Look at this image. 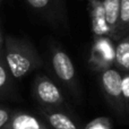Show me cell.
Masks as SVG:
<instances>
[{
  "label": "cell",
  "mask_w": 129,
  "mask_h": 129,
  "mask_svg": "<svg viewBox=\"0 0 129 129\" xmlns=\"http://www.w3.org/2000/svg\"><path fill=\"white\" fill-rule=\"evenodd\" d=\"M2 56L13 79H22L43 64L42 58L28 40L11 35L5 36Z\"/></svg>",
  "instance_id": "obj_1"
},
{
  "label": "cell",
  "mask_w": 129,
  "mask_h": 129,
  "mask_svg": "<svg viewBox=\"0 0 129 129\" xmlns=\"http://www.w3.org/2000/svg\"><path fill=\"white\" fill-rule=\"evenodd\" d=\"M50 61L54 76L60 84H62L76 99H79L80 87L77 73L69 54L59 45H52L50 49Z\"/></svg>",
  "instance_id": "obj_2"
},
{
  "label": "cell",
  "mask_w": 129,
  "mask_h": 129,
  "mask_svg": "<svg viewBox=\"0 0 129 129\" xmlns=\"http://www.w3.org/2000/svg\"><path fill=\"white\" fill-rule=\"evenodd\" d=\"M100 85L110 108L119 118H126L125 103L122 98V73L111 67L100 73Z\"/></svg>",
  "instance_id": "obj_3"
},
{
  "label": "cell",
  "mask_w": 129,
  "mask_h": 129,
  "mask_svg": "<svg viewBox=\"0 0 129 129\" xmlns=\"http://www.w3.org/2000/svg\"><path fill=\"white\" fill-rule=\"evenodd\" d=\"M116 59V41L110 36L93 38L89 49L88 66L93 71L101 73L108 68L114 67Z\"/></svg>",
  "instance_id": "obj_4"
},
{
  "label": "cell",
  "mask_w": 129,
  "mask_h": 129,
  "mask_svg": "<svg viewBox=\"0 0 129 129\" xmlns=\"http://www.w3.org/2000/svg\"><path fill=\"white\" fill-rule=\"evenodd\" d=\"M32 89L35 100L42 108L61 109L66 105V100L60 87L48 76H36Z\"/></svg>",
  "instance_id": "obj_5"
},
{
  "label": "cell",
  "mask_w": 129,
  "mask_h": 129,
  "mask_svg": "<svg viewBox=\"0 0 129 129\" xmlns=\"http://www.w3.org/2000/svg\"><path fill=\"white\" fill-rule=\"evenodd\" d=\"M39 113L51 129H82L76 119H74L64 110L41 107Z\"/></svg>",
  "instance_id": "obj_6"
},
{
  "label": "cell",
  "mask_w": 129,
  "mask_h": 129,
  "mask_svg": "<svg viewBox=\"0 0 129 129\" xmlns=\"http://www.w3.org/2000/svg\"><path fill=\"white\" fill-rule=\"evenodd\" d=\"M88 13L91 18V28L93 38L110 36V29L107 23V17L103 9L102 0H89ZM111 38V36H110Z\"/></svg>",
  "instance_id": "obj_7"
},
{
  "label": "cell",
  "mask_w": 129,
  "mask_h": 129,
  "mask_svg": "<svg viewBox=\"0 0 129 129\" xmlns=\"http://www.w3.org/2000/svg\"><path fill=\"white\" fill-rule=\"evenodd\" d=\"M27 6L42 17L56 24L62 18L61 0H25Z\"/></svg>",
  "instance_id": "obj_8"
},
{
  "label": "cell",
  "mask_w": 129,
  "mask_h": 129,
  "mask_svg": "<svg viewBox=\"0 0 129 129\" xmlns=\"http://www.w3.org/2000/svg\"><path fill=\"white\" fill-rule=\"evenodd\" d=\"M5 129H51L40 118L24 111H13Z\"/></svg>",
  "instance_id": "obj_9"
},
{
  "label": "cell",
  "mask_w": 129,
  "mask_h": 129,
  "mask_svg": "<svg viewBox=\"0 0 129 129\" xmlns=\"http://www.w3.org/2000/svg\"><path fill=\"white\" fill-rule=\"evenodd\" d=\"M114 67L121 73L129 71V34L116 41Z\"/></svg>",
  "instance_id": "obj_10"
},
{
  "label": "cell",
  "mask_w": 129,
  "mask_h": 129,
  "mask_svg": "<svg viewBox=\"0 0 129 129\" xmlns=\"http://www.w3.org/2000/svg\"><path fill=\"white\" fill-rule=\"evenodd\" d=\"M120 1L121 0H102L103 9H104V13H105V17H107V23L110 29L111 39L113 38L117 24H118Z\"/></svg>",
  "instance_id": "obj_11"
},
{
  "label": "cell",
  "mask_w": 129,
  "mask_h": 129,
  "mask_svg": "<svg viewBox=\"0 0 129 129\" xmlns=\"http://www.w3.org/2000/svg\"><path fill=\"white\" fill-rule=\"evenodd\" d=\"M127 34H129V0H121L118 24L112 39L114 41H118Z\"/></svg>",
  "instance_id": "obj_12"
},
{
  "label": "cell",
  "mask_w": 129,
  "mask_h": 129,
  "mask_svg": "<svg viewBox=\"0 0 129 129\" xmlns=\"http://www.w3.org/2000/svg\"><path fill=\"white\" fill-rule=\"evenodd\" d=\"M11 85H13V77L4 60V56H0V96L5 95L10 91Z\"/></svg>",
  "instance_id": "obj_13"
},
{
  "label": "cell",
  "mask_w": 129,
  "mask_h": 129,
  "mask_svg": "<svg viewBox=\"0 0 129 129\" xmlns=\"http://www.w3.org/2000/svg\"><path fill=\"white\" fill-rule=\"evenodd\" d=\"M112 121L108 117H98L93 120L88 121L82 129H112Z\"/></svg>",
  "instance_id": "obj_14"
},
{
  "label": "cell",
  "mask_w": 129,
  "mask_h": 129,
  "mask_svg": "<svg viewBox=\"0 0 129 129\" xmlns=\"http://www.w3.org/2000/svg\"><path fill=\"white\" fill-rule=\"evenodd\" d=\"M122 98L126 114L129 117V71L122 73Z\"/></svg>",
  "instance_id": "obj_15"
},
{
  "label": "cell",
  "mask_w": 129,
  "mask_h": 129,
  "mask_svg": "<svg viewBox=\"0 0 129 129\" xmlns=\"http://www.w3.org/2000/svg\"><path fill=\"white\" fill-rule=\"evenodd\" d=\"M11 113H13V111L10 109L0 105V129H5L9 119H10Z\"/></svg>",
  "instance_id": "obj_16"
},
{
  "label": "cell",
  "mask_w": 129,
  "mask_h": 129,
  "mask_svg": "<svg viewBox=\"0 0 129 129\" xmlns=\"http://www.w3.org/2000/svg\"><path fill=\"white\" fill-rule=\"evenodd\" d=\"M4 47H5V36L0 29V56L4 54Z\"/></svg>",
  "instance_id": "obj_17"
},
{
  "label": "cell",
  "mask_w": 129,
  "mask_h": 129,
  "mask_svg": "<svg viewBox=\"0 0 129 129\" xmlns=\"http://www.w3.org/2000/svg\"><path fill=\"white\" fill-rule=\"evenodd\" d=\"M1 1H2V0H0V4H1Z\"/></svg>",
  "instance_id": "obj_18"
}]
</instances>
